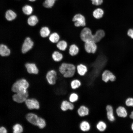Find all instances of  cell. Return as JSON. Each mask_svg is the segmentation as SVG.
<instances>
[{
    "instance_id": "cell-37",
    "label": "cell",
    "mask_w": 133,
    "mask_h": 133,
    "mask_svg": "<svg viewBox=\"0 0 133 133\" xmlns=\"http://www.w3.org/2000/svg\"><path fill=\"white\" fill-rule=\"evenodd\" d=\"M93 4L96 5H99L103 3V0H91Z\"/></svg>"
},
{
    "instance_id": "cell-23",
    "label": "cell",
    "mask_w": 133,
    "mask_h": 133,
    "mask_svg": "<svg viewBox=\"0 0 133 133\" xmlns=\"http://www.w3.org/2000/svg\"><path fill=\"white\" fill-rule=\"evenodd\" d=\"M51 57L54 61L58 62L62 60L63 56V54L60 51L55 50L52 53Z\"/></svg>"
},
{
    "instance_id": "cell-34",
    "label": "cell",
    "mask_w": 133,
    "mask_h": 133,
    "mask_svg": "<svg viewBox=\"0 0 133 133\" xmlns=\"http://www.w3.org/2000/svg\"><path fill=\"white\" fill-rule=\"evenodd\" d=\"M13 133H21L23 131L22 126L20 124L17 123L14 125L13 127Z\"/></svg>"
},
{
    "instance_id": "cell-40",
    "label": "cell",
    "mask_w": 133,
    "mask_h": 133,
    "mask_svg": "<svg viewBox=\"0 0 133 133\" xmlns=\"http://www.w3.org/2000/svg\"><path fill=\"white\" fill-rule=\"evenodd\" d=\"M130 117L131 119H133V111L131 112V114L130 115Z\"/></svg>"
},
{
    "instance_id": "cell-26",
    "label": "cell",
    "mask_w": 133,
    "mask_h": 133,
    "mask_svg": "<svg viewBox=\"0 0 133 133\" xmlns=\"http://www.w3.org/2000/svg\"><path fill=\"white\" fill-rule=\"evenodd\" d=\"M56 46L60 50L64 51L67 49L68 44L65 40H60L56 43Z\"/></svg>"
},
{
    "instance_id": "cell-14",
    "label": "cell",
    "mask_w": 133,
    "mask_h": 133,
    "mask_svg": "<svg viewBox=\"0 0 133 133\" xmlns=\"http://www.w3.org/2000/svg\"><path fill=\"white\" fill-rule=\"evenodd\" d=\"M89 108L84 105H81L77 110L78 115L81 117H84L88 116L89 113Z\"/></svg>"
},
{
    "instance_id": "cell-1",
    "label": "cell",
    "mask_w": 133,
    "mask_h": 133,
    "mask_svg": "<svg viewBox=\"0 0 133 133\" xmlns=\"http://www.w3.org/2000/svg\"><path fill=\"white\" fill-rule=\"evenodd\" d=\"M59 71L64 77L71 78L74 75L76 71V67L72 64L63 63L59 66Z\"/></svg>"
},
{
    "instance_id": "cell-29",
    "label": "cell",
    "mask_w": 133,
    "mask_h": 133,
    "mask_svg": "<svg viewBox=\"0 0 133 133\" xmlns=\"http://www.w3.org/2000/svg\"><path fill=\"white\" fill-rule=\"evenodd\" d=\"M23 13L27 16L31 15L33 11V8L32 6L29 5H26L22 8Z\"/></svg>"
},
{
    "instance_id": "cell-38",
    "label": "cell",
    "mask_w": 133,
    "mask_h": 133,
    "mask_svg": "<svg viewBox=\"0 0 133 133\" xmlns=\"http://www.w3.org/2000/svg\"><path fill=\"white\" fill-rule=\"evenodd\" d=\"M127 33L129 36L133 39V29H129Z\"/></svg>"
},
{
    "instance_id": "cell-21",
    "label": "cell",
    "mask_w": 133,
    "mask_h": 133,
    "mask_svg": "<svg viewBox=\"0 0 133 133\" xmlns=\"http://www.w3.org/2000/svg\"><path fill=\"white\" fill-rule=\"evenodd\" d=\"M48 39L52 43H56L60 40V35L57 32H53L50 33Z\"/></svg>"
},
{
    "instance_id": "cell-43",
    "label": "cell",
    "mask_w": 133,
    "mask_h": 133,
    "mask_svg": "<svg viewBox=\"0 0 133 133\" xmlns=\"http://www.w3.org/2000/svg\"><path fill=\"white\" fill-rule=\"evenodd\" d=\"M55 0V1H56V0Z\"/></svg>"
},
{
    "instance_id": "cell-3",
    "label": "cell",
    "mask_w": 133,
    "mask_h": 133,
    "mask_svg": "<svg viewBox=\"0 0 133 133\" xmlns=\"http://www.w3.org/2000/svg\"><path fill=\"white\" fill-rule=\"evenodd\" d=\"M81 40L84 42L92 40L94 34L91 30L88 27H85L82 29L80 34Z\"/></svg>"
},
{
    "instance_id": "cell-15",
    "label": "cell",
    "mask_w": 133,
    "mask_h": 133,
    "mask_svg": "<svg viewBox=\"0 0 133 133\" xmlns=\"http://www.w3.org/2000/svg\"><path fill=\"white\" fill-rule=\"evenodd\" d=\"M79 127L80 130L82 133H88L91 128L89 122L86 120L82 121L79 124Z\"/></svg>"
},
{
    "instance_id": "cell-8",
    "label": "cell",
    "mask_w": 133,
    "mask_h": 133,
    "mask_svg": "<svg viewBox=\"0 0 133 133\" xmlns=\"http://www.w3.org/2000/svg\"><path fill=\"white\" fill-rule=\"evenodd\" d=\"M101 80L105 83L108 82L109 81L113 82L116 79L115 76L110 71L108 70H104L101 75Z\"/></svg>"
},
{
    "instance_id": "cell-42",
    "label": "cell",
    "mask_w": 133,
    "mask_h": 133,
    "mask_svg": "<svg viewBox=\"0 0 133 133\" xmlns=\"http://www.w3.org/2000/svg\"><path fill=\"white\" fill-rule=\"evenodd\" d=\"M131 128L133 131V122L132 123V125H131Z\"/></svg>"
},
{
    "instance_id": "cell-30",
    "label": "cell",
    "mask_w": 133,
    "mask_h": 133,
    "mask_svg": "<svg viewBox=\"0 0 133 133\" xmlns=\"http://www.w3.org/2000/svg\"><path fill=\"white\" fill-rule=\"evenodd\" d=\"M103 10L100 8H97L93 12V15L95 18L99 19L101 18L104 14Z\"/></svg>"
},
{
    "instance_id": "cell-12",
    "label": "cell",
    "mask_w": 133,
    "mask_h": 133,
    "mask_svg": "<svg viewBox=\"0 0 133 133\" xmlns=\"http://www.w3.org/2000/svg\"><path fill=\"white\" fill-rule=\"evenodd\" d=\"M74 105L68 100H65L61 102L60 108L61 110L64 112L68 110H72L74 108Z\"/></svg>"
},
{
    "instance_id": "cell-5",
    "label": "cell",
    "mask_w": 133,
    "mask_h": 133,
    "mask_svg": "<svg viewBox=\"0 0 133 133\" xmlns=\"http://www.w3.org/2000/svg\"><path fill=\"white\" fill-rule=\"evenodd\" d=\"M34 42L31 38L26 37L24 39L21 48V51L23 54L27 53L33 48Z\"/></svg>"
},
{
    "instance_id": "cell-27",
    "label": "cell",
    "mask_w": 133,
    "mask_h": 133,
    "mask_svg": "<svg viewBox=\"0 0 133 133\" xmlns=\"http://www.w3.org/2000/svg\"><path fill=\"white\" fill-rule=\"evenodd\" d=\"M82 85L81 81L78 79H75L71 81L70 85L71 89L73 90L79 88Z\"/></svg>"
},
{
    "instance_id": "cell-24",
    "label": "cell",
    "mask_w": 133,
    "mask_h": 133,
    "mask_svg": "<svg viewBox=\"0 0 133 133\" xmlns=\"http://www.w3.org/2000/svg\"><path fill=\"white\" fill-rule=\"evenodd\" d=\"M39 33L41 37L43 38H46L49 36L50 34V31L48 27L43 26L40 30Z\"/></svg>"
},
{
    "instance_id": "cell-35",
    "label": "cell",
    "mask_w": 133,
    "mask_h": 133,
    "mask_svg": "<svg viewBox=\"0 0 133 133\" xmlns=\"http://www.w3.org/2000/svg\"><path fill=\"white\" fill-rule=\"evenodd\" d=\"M46 123L45 120L43 118L39 117V120L37 126L40 129H43L46 126Z\"/></svg>"
},
{
    "instance_id": "cell-25",
    "label": "cell",
    "mask_w": 133,
    "mask_h": 133,
    "mask_svg": "<svg viewBox=\"0 0 133 133\" xmlns=\"http://www.w3.org/2000/svg\"><path fill=\"white\" fill-rule=\"evenodd\" d=\"M79 49L76 44H73L70 45L69 48V53L72 56H75L79 53Z\"/></svg>"
},
{
    "instance_id": "cell-4",
    "label": "cell",
    "mask_w": 133,
    "mask_h": 133,
    "mask_svg": "<svg viewBox=\"0 0 133 133\" xmlns=\"http://www.w3.org/2000/svg\"><path fill=\"white\" fill-rule=\"evenodd\" d=\"M57 75V72L54 69H51L48 70L46 76L48 83L51 85H54L56 83Z\"/></svg>"
},
{
    "instance_id": "cell-33",
    "label": "cell",
    "mask_w": 133,
    "mask_h": 133,
    "mask_svg": "<svg viewBox=\"0 0 133 133\" xmlns=\"http://www.w3.org/2000/svg\"><path fill=\"white\" fill-rule=\"evenodd\" d=\"M55 1V0H45L43 3L42 5L45 8H51L54 5Z\"/></svg>"
},
{
    "instance_id": "cell-2",
    "label": "cell",
    "mask_w": 133,
    "mask_h": 133,
    "mask_svg": "<svg viewBox=\"0 0 133 133\" xmlns=\"http://www.w3.org/2000/svg\"><path fill=\"white\" fill-rule=\"evenodd\" d=\"M29 86L28 81L24 78L17 80L13 84L11 90L16 93H26L28 92L27 89Z\"/></svg>"
},
{
    "instance_id": "cell-6",
    "label": "cell",
    "mask_w": 133,
    "mask_h": 133,
    "mask_svg": "<svg viewBox=\"0 0 133 133\" xmlns=\"http://www.w3.org/2000/svg\"><path fill=\"white\" fill-rule=\"evenodd\" d=\"M72 21L74 22V25L76 27H84L86 25L85 18L81 14L75 15L72 18Z\"/></svg>"
},
{
    "instance_id": "cell-36",
    "label": "cell",
    "mask_w": 133,
    "mask_h": 133,
    "mask_svg": "<svg viewBox=\"0 0 133 133\" xmlns=\"http://www.w3.org/2000/svg\"><path fill=\"white\" fill-rule=\"evenodd\" d=\"M125 104L127 106L133 107V98H128L126 101Z\"/></svg>"
},
{
    "instance_id": "cell-18",
    "label": "cell",
    "mask_w": 133,
    "mask_h": 133,
    "mask_svg": "<svg viewBox=\"0 0 133 133\" xmlns=\"http://www.w3.org/2000/svg\"><path fill=\"white\" fill-rule=\"evenodd\" d=\"M10 49L6 45L2 44L0 45V55L2 57H7L11 54Z\"/></svg>"
},
{
    "instance_id": "cell-19",
    "label": "cell",
    "mask_w": 133,
    "mask_h": 133,
    "mask_svg": "<svg viewBox=\"0 0 133 133\" xmlns=\"http://www.w3.org/2000/svg\"><path fill=\"white\" fill-rule=\"evenodd\" d=\"M76 67L77 72L81 76L85 75L88 71L86 66L82 64L78 65Z\"/></svg>"
},
{
    "instance_id": "cell-22",
    "label": "cell",
    "mask_w": 133,
    "mask_h": 133,
    "mask_svg": "<svg viewBox=\"0 0 133 133\" xmlns=\"http://www.w3.org/2000/svg\"><path fill=\"white\" fill-rule=\"evenodd\" d=\"M107 116L108 119L111 121H113L115 120L114 115L113 107L110 105H107L106 107Z\"/></svg>"
},
{
    "instance_id": "cell-17",
    "label": "cell",
    "mask_w": 133,
    "mask_h": 133,
    "mask_svg": "<svg viewBox=\"0 0 133 133\" xmlns=\"http://www.w3.org/2000/svg\"><path fill=\"white\" fill-rule=\"evenodd\" d=\"M17 16L16 12L11 9H9L6 11L5 14V17L7 20L12 21L16 18Z\"/></svg>"
},
{
    "instance_id": "cell-16",
    "label": "cell",
    "mask_w": 133,
    "mask_h": 133,
    "mask_svg": "<svg viewBox=\"0 0 133 133\" xmlns=\"http://www.w3.org/2000/svg\"><path fill=\"white\" fill-rule=\"evenodd\" d=\"M94 34L93 41L97 43L100 42L105 35L104 31L102 30L99 29L96 31Z\"/></svg>"
},
{
    "instance_id": "cell-11",
    "label": "cell",
    "mask_w": 133,
    "mask_h": 133,
    "mask_svg": "<svg viewBox=\"0 0 133 133\" xmlns=\"http://www.w3.org/2000/svg\"><path fill=\"white\" fill-rule=\"evenodd\" d=\"M27 72L30 74H37L39 70L36 64L34 63H27L25 65Z\"/></svg>"
},
{
    "instance_id": "cell-7",
    "label": "cell",
    "mask_w": 133,
    "mask_h": 133,
    "mask_svg": "<svg viewBox=\"0 0 133 133\" xmlns=\"http://www.w3.org/2000/svg\"><path fill=\"white\" fill-rule=\"evenodd\" d=\"M84 46L85 51L88 53H95L98 49L97 43L93 40L85 42Z\"/></svg>"
},
{
    "instance_id": "cell-39",
    "label": "cell",
    "mask_w": 133,
    "mask_h": 133,
    "mask_svg": "<svg viewBox=\"0 0 133 133\" xmlns=\"http://www.w3.org/2000/svg\"><path fill=\"white\" fill-rule=\"evenodd\" d=\"M7 131L4 127L1 126L0 128V133H6Z\"/></svg>"
},
{
    "instance_id": "cell-10",
    "label": "cell",
    "mask_w": 133,
    "mask_h": 133,
    "mask_svg": "<svg viewBox=\"0 0 133 133\" xmlns=\"http://www.w3.org/2000/svg\"><path fill=\"white\" fill-rule=\"evenodd\" d=\"M28 96V92L26 93H17L13 95L12 97L13 100L18 103H21L25 101Z\"/></svg>"
},
{
    "instance_id": "cell-32",
    "label": "cell",
    "mask_w": 133,
    "mask_h": 133,
    "mask_svg": "<svg viewBox=\"0 0 133 133\" xmlns=\"http://www.w3.org/2000/svg\"><path fill=\"white\" fill-rule=\"evenodd\" d=\"M79 99V96L77 93L73 92L70 94L68 97V100L70 102L74 103L77 102Z\"/></svg>"
},
{
    "instance_id": "cell-31",
    "label": "cell",
    "mask_w": 133,
    "mask_h": 133,
    "mask_svg": "<svg viewBox=\"0 0 133 133\" xmlns=\"http://www.w3.org/2000/svg\"><path fill=\"white\" fill-rule=\"evenodd\" d=\"M96 127L98 131L100 132H103L106 130L107 125L104 121L100 120L97 122L96 125Z\"/></svg>"
},
{
    "instance_id": "cell-13",
    "label": "cell",
    "mask_w": 133,
    "mask_h": 133,
    "mask_svg": "<svg viewBox=\"0 0 133 133\" xmlns=\"http://www.w3.org/2000/svg\"><path fill=\"white\" fill-rule=\"evenodd\" d=\"M27 120L32 124L37 126L39 121V117L35 114L33 113H29L26 116Z\"/></svg>"
},
{
    "instance_id": "cell-20",
    "label": "cell",
    "mask_w": 133,
    "mask_h": 133,
    "mask_svg": "<svg viewBox=\"0 0 133 133\" xmlns=\"http://www.w3.org/2000/svg\"><path fill=\"white\" fill-rule=\"evenodd\" d=\"M39 21L37 17L35 15L30 16L28 18L27 22L28 25L31 27L35 26Z\"/></svg>"
},
{
    "instance_id": "cell-41",
    "label": "cell",
    "mask_w": 133,
    "mask_h": 133,
    "mask_svg": "<svg viewBox=\"0 0 133 133\" xmlns=\"http://www.w3.org/2000/svg\"><path fill=\"white\" fill-rule=\"evenodd\" d=\"M29 1L31 2H33L35 1L36 0H28Z\"/></svg>"
},
{
    "instance_id": "cell-28",
    "label": "cell",
    "mask_w": 133,
    "mask_h": 133,
    "mask_svg": "<svg viewBox=\"0 0 133 133\" xmlns=\"http://www.w3.org/2000/svg\"><path fill=\"white\" fill-rule=\"evenodd\" d=\"M116 111L117 115L120 117H125L127 115V111L124 107H119L116 109Z\"/></svg>"
},
{
    "instance_id": "cell-9",
    "label": "cell",
    "mask_w": 133,
    "mask_h": 133,
    "mask_svg": "<svg viewBox=\"0 0 133 133\" xmlns=\"http://www.w3.org/2000/svg\"><path fill=\"white\" fill-rule=\"evenodd\" d=\"M25 103L27 108L29 109H38L40 107L39 102L34 98L27 99L25 101Z\"/></svg>"
}]
</instances>
